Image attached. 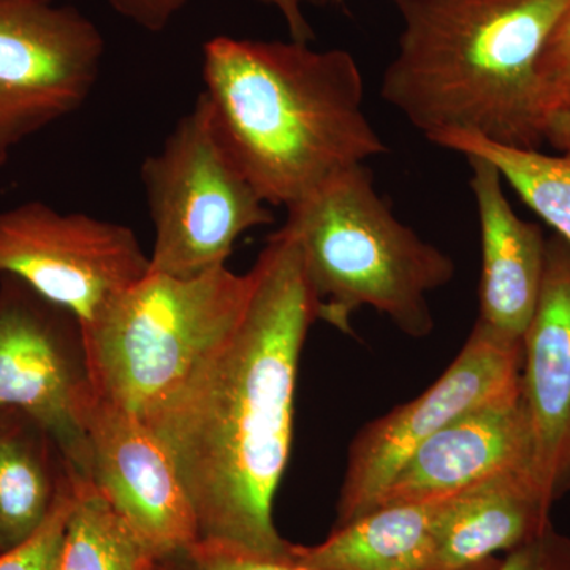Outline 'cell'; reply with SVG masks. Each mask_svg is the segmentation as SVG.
Returning <instances> with one entry per match:
<instances>
[{"mask_svg":"<svg viewBox=\"0 0 570 570\" xmlns=\"http://www.w3.org/2000/svg\"><path fill=\"white\" fill-rule=\"evenodd\" d=\"M238 325L142 422L170 453L202 540L285 557L273 504L294 441L296 377L317 302L277 230L250 269Z\"/></svg>","mask_w":570,"mask_h":570,"instance_id":"1","label":"cell"},{"mask_svg":"<svg viewBox=\"0 0 570 570\" xmlns=\"http://www.w3.org/2000/svg\"><path fill=\"white\" fill-rule=\"evenodd\" d=\"M202 80L220 141L266 205L292 208L389 153L363 108L358 62L341 48L213 37Z\"/></svg>","mask_w":570,"mask_h":570,"instance_id":"2","label":"cell"},{"mask_svg":"<svg viewBox=\"0 0 570 570\" xmlns=\"http://www.w3.org/2000/svg\"><path fill=\"white\" fill-rule=\"evenodd\" d=\"M401 21L381 96L433 142L478 135L540 149L551 116L538 63L570 0H390Z\"/></svg>","mask_w":570,"mask_h":570,"instance_id":"3","label":"cell"},{"mask_svg":"<svg viewBox=\"0 0 570 570\" xmlns=\"http://www.w3.org/2000/svg\"><path fill=\"white\" fill-rule=\"evenodd\" d=\"M279 230L298 247L318 321L352 333V314L373 307L404 335L433 333L428 295L453 279L455 262L397 219L366 164L288 208Z\"/></svg>","mask_w":570,"mask_h":570,"instance_id":"4","label":"cell"},{"mask_svg":"<svg viewBox=\"0 0 570 570\" xmlns=\"http://www.w3.org/2000/svg\"><path fill=\"white\" fill-rule=\"evenodd\" d=\"M253 273L149 272L82 328L94 387L142 417L224 343L245 313Z\"/></svg>","mask_w":570,"mask_h":570,"instance_id":"5","label":"cell"},{"mask_svg":"<svg viewBox=\"0 0 570 570\" xmlns=\"http://www.w3.org/2000/svg\"><path fill=\"white\" fill-rule=\"evenodd\" d=\"M140 175L156 234L149 272L193 277L219 268L243 235L275 220L225 149L202 96Z\"/></svg>","mask_w":570,"mask_h":570,"instance_id":"6","label":"cell"},{"mask_svg":"<svg viewBox=\"0 0 570 570\" xmlns=\"http://www.w3.org/2000/svg\"><path fill=\"white\" fill-rule=\"evenodd\" d=\"M96 396L80 321L17 277H0V409L39 422L88 480L85 419Z\"/></svg>","mask_w":570,"mask_h":570,"instance_id":"7","label":"cell"},{"mask_svg":"<svg viewBox=\"0 0 570 570\" xmlns=\"http://www.w3.org/2000/svg\"><path fill=\"white\" fill-rule=\"evenodd\" d=\"M102 32L56 0H0V167L22 141L80 110L99 80Z\"/></svg>","mask_w":570,"mask_h":570,"instance_id":"8","label":"cell"},{"mask_svg":"<svg viewBox=\"0 0 570 570\" xmlns=\"http://www.w3.org/2000/svg\"><path fill=\"white\" fill-rule=\"evenodd\" d=\"M149 255L122 224L32 200L0 212V277H17L70 311L82 328L149 273Z\"/></svg>","mask_w":570,"mask_h":570,"instance_id":"9","label":"cell"},{"mask_svg":"<svg viewBox=\"0 0 570 570\" xmlns=\"http://www.w3.org/2000/svg\"><path fill=\"white\" fill-rule=\"evenodd\" d=\"M523 344L509 343L475 322L463 348L422 395L358 431L336 504L335 528L377 508L409 456L472 409L521 392Z\"/></svg>","mask_w":570,"mask_h":570,"instance_id":"10","label":"cell"},{"mask_svg":"<svg viewBox=\"0 0 570 570\" xmlns=\"http://www.w3.org/2000/svg\"><path fill=\"white\" fill-rule=\"evenodd\" d=\"M85 428L89 480L157 557L200 540L193 501L174 460L140 417L97 395Z\"/></svg>","mask_w":570,"mask_h":570,"instance_id":"11","label":"cell"},{"mask_svg":"<svg viewBox=\"0 0 570 570\" xmlns=\"http://www.w3.org/2000/svg\"><path fill=\"white\" fill-rule=\"evenodd\" d=\"M521 400L531 430V475L550 502L570 491V245L547 239L538 307L523 337Z\"/></svg>","mask_w":570,"mask_h":570,"instance_id":"12","label":"cell"},{"mask_svg":"<svg viewBox=\"0 0 570 570\" xmlns=\"http://www.w3.org/2000/svg\"><path fill=\"white\" fill-rule=\"evenodd\" d=\"M531 453L521 392L499 397L426 439L397 471L377 508L453 497L502 475L531 472Z\"/></svg>","mask_w":570,"mask_h":570,"instance_id":"13","label":"cell"},{"mask_svg":"<svg viewBox=\"0 0 570 570\" xmlns=\"http://www.w3.org/2000/svg\"><path fill=\"white\" fill-rule=\"evenodd\" d=\"M466 159L482 246L478 322L509 343L523 344L542 291L547 239L539 225L513 212L498 168L475 154Z\"/></svg>","mask_w":570,"mask_h":570,"instance_id":"14","label":"cell"},{"mask_svg":"<svg viewBox=\"0 0 570 570\" xmlns=\"http://www.w3.org/2000/svg\"><path fill=\"white\" fill-rule=\"evenodd\" d=\"M553 505L531 472H513L455 494L442 515L433 570H491L550 527Z\"/></svg>","mask_w":570,"mask_h":570,"instance_id":"15","label":"cell"},{"mask_svg":"<svg viewBox=\"0 0 570 570\" xmlns=\"http://www.w3.org/2000/svg\"><path fill=\"white\" fill-rule=\"evenodd\" d=\"M453 497L381 505L317 546L292 543V554L314 570H433L439 523Z\"/></svg>","mask_w":570,"mask_h":570,"instance_id":"16","label":"cell"},{"mask_svg":"<svg viewBox=\"0 0 570 570\" xmlns=\"http://www.w3.org/2000/svg\"><path fill=\"white\" fill-rule=\"evenodd\" d=\"M75 475L39 422L18 409H0V551L39 530Z\"/></svg>","mask_w":570,"mask_h":570,"instance_id":"17","label":"cell"},{"mask_svg":"<svg viewBox=\"0 0 570 570\" xmlns=\"http://www.w3.org/2000/svg\"><path fill=\"white\" fill-rule=\"evenodd\" d=\"M433 142L463 156L485 157L521 200L570 245V140L560 156L498 145L471 134H445Z\"/></svg>","mask_w":570,"mask_h":570,"instance_id":"18","label":"cell"},{"mask_svg":"<svg viewBox=\"0 0 570 570\" xmlns=\"http://www.w3.org/2000/svg\"><path fill=\"white\" fill-rule=\"evenodd\" d=\"M157 558L91 480L77 475L59 570H156Z\"/></svg>","mask_w":570,"mask_h":570,"instance_id":"19","label":"cell"},{"mask_svg":"<svg viewBox=\"0 0 570 570\" xmlns=\"http://www.w3.org/2000/svg\"><path fill=\"white\" fill-rule=\"evenodd\" d=\"M292 547V546H291ZM156 570H314L285 557H265L214 540H198L186 549L157 558Z\"/></svg>","mask_w":570,"mask_h":570,"instance_id":"20","label":"cell"},{"mask_svg":"<svg viewBox=\"0 0 570 570\" xmlns=\"http://www.w3.org/2000/svg\"><path fill=\"white\" fill-rule=\"evenodd\" d=\"M75 479L31 538L13 549L0 551V570H59L63 532L73 505Z\"/></svg>","mask_w":570,"mask_h":570,"instance_id":"21","label":"cell"},{"mask_svg":"<svg viewBox=\"0 0 570 570\" xmlns=\"http://www.w3.org/2000/svg\"><path fill=\"white\" fill-rule=\"evenodd\" d=\"M491 570H570V535L553 527L509 551Z\"/></svg>","mask_w":570,"mask_h":570,"instance_id":"22","label":"cell"},{"mask_svg":"<svg viewBox=\"0 0 570 570\" xmlns=\"http://www.w3.org/2000/svg\"><path fill=\"white\" fill-rule=\"evenodd\" d=\"M538 75L553 115L561 107L562 94L570 80V7L546 41L538 63Z\"/></svg>","mask_w":570,"mask_h":570,"instance_id":"23","label":"cell"},{"mask_svg":"<svg viewBox=\"0 0 570 570\" xmlns=\"http://www.w3.org/2000/svg\"><path fill=\"white\" fill-rule=\"evenodd\" d=\"M112 10L149 32H160L193 0H108Z\"/></svg>","mask_w":570,"mask_h":570,"instance_id":"24","label":"cell"},{"mask_svg":"<svg viewBox=\"0 0 570 570\" xmlns=\"http://www.w3.org/2000/svg\"><path fill=\"white\" fill-rule=\"evenodd\" d=\"M272 7L283 17L292 40L306 41L314 39V31L306 17V7L313 6L311 0H255Z\"/></svg>","mask_w":570,"mask_h":570,"instance_id":"25","label":"cell"},{"mask_svg":"<svg viewBox=\"0 0 570 570\" xmlns=\"http://www.w3.org/2000/svg\"><path fill=\"white\" fill-rule=\"evenodd\" d=\"M570 140V105L560 108L550 116L549 134L547 141L551 142L557 149L564 148L566 142Z\"/></svg>","mask_w":570,"mask_h":570,"instance_id":"26","label":"cell"},{"mask_svg":"<svg viewBox=\"0 0 570 570\" xmlns=\"http://www.w3.org/2000/svg\"><path fill=\"white\" fill-rule=\"evenodd\" d=\"M566 105H570V80L568 85H566L564 94H562V104L560 108L566 107ZM560 108H558V110H560Z\"/></svg>","mask_w":570,"mask_h":570,"instance_id":"27","label":"cell"},{"mask_svg":"<svg viewBox=\"0 0 570 570\" xmlns=\"http://www.w3.org/2000/svg\"><path fill=\"white\" fill-rule=\"evenodd\" d=\"M344 0H311V3H313V6H330V3H335V6H337V3H343Z\"/></svg>","mask_w":570,"mask_h":570,"instance_id":"28","label":"cell"}]
</instances>
